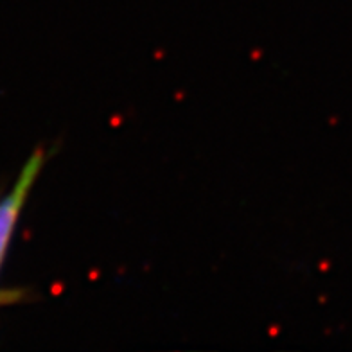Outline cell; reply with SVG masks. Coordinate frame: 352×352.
Returning a JSON list of instances; mask_svg holds the SVG:
<instances>
[{"label": "cell", "instance_id": "1", "mask_svg": "<svg viewBox=\"0 0 352 352\" xmlns=\"http://www.w3.org/2000/svg\"><path fill=\"white\" fill-rule=\"evenodd\" d=\"M43 158H45L43 151H36V153L31 155L25 166L22 167L13 187L0 198V270L4 264L6 254H8L13 234L16 230V225H19L23 205L28 201L29 192L36 184L38 175L42 171Z\"/></svg>", "mask_w": 352, "mask_h": 352}]
</instances>
